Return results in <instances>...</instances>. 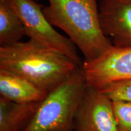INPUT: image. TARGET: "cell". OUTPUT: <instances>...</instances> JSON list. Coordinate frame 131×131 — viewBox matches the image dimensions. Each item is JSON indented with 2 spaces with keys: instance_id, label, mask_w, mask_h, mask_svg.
I'll use <instances>...</instances> for the list:
<instances>
[{
  "instance_id": "obj_1",
  "label": "cell",
  "mask_w": 131,
  "mask_h": 131,
  "mask_svg": "<svg viewBox=\"0 0 131 131\" xmlns=\"http://www.w3.org/2000/svg\"><path fill=\"white\" fill-rule=\"evenodd\" d=\"M80 67L63 54L31 40L0 46V69L25 78L48 93Z\"/></svg>"
},
{
  "instance_id": "obj_2",
  "label": "cell",
  "mask_w": 131,
  "mask_h": 131,
  "mask_svg": "<svg viewBox=\"0 0 131 131\" xmlns=\"http://www.w3.org/2000/svg\"><path fill=\"white\" fill-rule=\"evenodd\" d=\"M98 0H47V19L61 29L81 51L84 61L97 58L112 46L101 26Z\"/></svg>"
},
{
  "instance_id": "obj_3",
  "label": "cell",
  "mask_w": 131,
  "mask_h": 131,
  "mask_svg": "<svg viewBox=\"0 0 131 131\" xmlns=\"http://www.w3.org/2000/svg\"><path fill=\"white\" fill-rule=\"evenodd\" d=\"M86 87L80 67L49 92L21 131H73L75 115Z\"/></svg>"
},
{
  "instance_id": "obj_4",
  "label": "cell",
  "mask_w": 131,
  "mask_h": 131,
  "mask_svg": "<svg viewBox=\"0 0 131 131\" xmlns=\"http://www.w3.org/2000/svg\"><path fill=\"white\" fill-rule=\"evenodd\" d=\"M23 24L29 40L68 57L81 67L77 47L69 38L57 32L35 0H10Z\"/></svg>"
},
{
  "instance_id": "obj_5",
  "label": "cell",
  "mask_w": 131,
  "mask_h": 131,
  "mask_svg": "<svg viewBox=\"0 0 131 131\" xmlns=\"http://www.w3.org/2000/svg\"><path fill=\"white\" fill-rule=\"evenodd\" d=\"M87 86L101 90L118 81L131 80V46H112L97 58L81 66Z\"/></svg>"
},
{
  "instance_id": "obj_6",
  "label": "cell",
  "mask_w": 131,
  "mask_h": 131,
  "mask_svg": "<svg viewBox=\"0 0 131 131\" xmlns=\"http://www.w3.org/2000/svg\"><path fill=\"white\" fill-rule=\"evenodd\" d=\"M75 131H118L112 101L87 86L74 122Z\"/></svg>"
},
{
  "instance_id": "obj_7",
  "label": "cell",
  "mask_w": 131,
  "mask_h": 131,
  "mask_svg": "<svg viewBox=\"0 0 131 131\" xmlns=\"http://www.w3.org/2000/svg\"><path fill=\"white\" fill-rule=\"evenodd\" d=\"M98 9L103 31L112 45L131 46V0H100Z\"/></svg>"
},
{
  "instance_id": "obj_8",
  "label": "cell",
  "mask_w": 131,
  "mask_h": 131,
  "mask_svg": "<svg viewBox=\"0 0 131 131\" xmlns=\"http://www.w3.org/2000/svg\"><path fill=\"white\" fill-rule=\"evenodd\" d=\"M1 96L19 103L40 102L48 92L25 78L0 69Z\"/></svg>"
},
{
  "instance_id": "obj_9",
  "label": "cell",
  "mask_w": 131,
  "mask_h": 131,
  "mask_svg": "<svg viewBox=\"0 0 131 131\" xmlns=\"http://www.w3.org/2000/svg\"><path fill=\"white\" fill-rule=\"evenodd\" d=\"M40 102L19 103L0 97V131H21L32 118Z\"/></svg>"
},
{
  "instance_id": "obj_10",
  "label": "cell",
  "mask_w": 131,
  "mask_h": 131,
  "mask_svg": "<svg viewBox=\"0 0 131 131\" xmlns=\"http://www.w3.org/2000/svg\"><path fill=\"white\" fill-rule=\"evenodd\" d=\"M24 36L23 24L10 0H0V46L21 41Z\"/></svg>"
},
{
  "instance_id": "obj_11",
  "label": "cell",
  "mask_w": 131,
  "mask_h": 131,
  "mask_svg": "<svg viewBox=\"0 0 131 131\" xmlns=\"http://www.w3.org/2000/svg\"><path fill=\"white\" fill-rule=\"evenodd\" d=\"M99 91L112 101L131 102V80L113 83Z\"/></svg>"
},
{
  "instance_id": "obj_12",
  "label": "cell",
  "mask_w": 131,
  "mask_h": 131,
  "mask_svg": "<svg viewBox=\"0 0 131 131\" xmlns=\"http://www.w3.org/2000/svg\"><path fill=\"white\" fill-rule=\"evenodd\" d=\"M112 106L118 131H131V102L114 100Z\"/></svg>"
}]
</instances>
